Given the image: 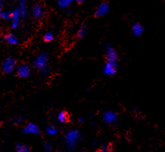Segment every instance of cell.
<instances>
[{"label": "cell", "instance_id": "6da1fadb", "mask_svg": "<svg viewBox=\"0 0 165 152\" xmlns=\"http://www.w3.org/2000/svg\"><path fill=\"white\" fill-rule=\"evenodd\" d=\"M64 139L67 149L69 151H74L82 140V135L78 129H72L66 132Z\"/></svg>", "mask_w": 165, "mask_h": 152}, {"label": "cell", "instance_id": "7a4b0ae2", "mask_svg": "<svg viewBox=\"0 0 165 152\" xmlns=\"http://www.w3.org/2000/svg\"><path fill=\"white\" fill-rule=\"evenodd\" d=\"M49 55L47 52H41L34 59L33 65L38 71L42 70L43 68L48 67Z\"/></svg>", "mask_w": 165, "mask_h": 152}, {"label": "cell", "instance_id": "3957f363", "mask_svg": "<svg viewBox=\"0 0 165 152\" xmlns=\"http://www.w3.org/2000/svg\"><path fill=\"white\" fill-rule=\"evenodd\" d=\"M16 61L12 57H8L4 60L2 64V71L5 74H10L16 70Z\"/></svg>", "mask_w": 165, "mask_h": 152}, {"label": "cell", "instance_id": "277c9868", "mask_svg": "<svg viewBox=\"0 0 165 152\" xmlns=\"http://www.w3.org/2000/svg\"><path fill=\"white\" fill-rule=\"evenodd\" d=\"M16 75L21 79H27L31 75L32 68L27 63L20 64L16 68Z\"/></svg>", "mask_w": 165, "mask_h": 152}, {"label": "cell", "instance_id": "5b68a950", "mask_svg": "<svg viewBox=\"0 0 165 152\" xmlns=\"http://www.w3.org/2000/svg\"><path fill=\"white\" fill-rule=\"evenodd\" d=\"M118 69L117 62L106 61L103 66V73L108 76H114L117 74Z\"/></svg>", "mask_w": 165, "mask_h": 152}, {"label": "cell", "instance_id": "8992f818", "mask_svg": "<svg viewBox=\"0 0 165 152\" xmlns=\"http://www.w3.org/2000/svg\"><path fill=\"white\" fill-rule=\"evenodd\" d=\"M117 118H118V114L114 110H107L104 112L103 115V121L108 125L115 124L117 121Z\"/></svg>", "mask_w": 165, "mask_h": 152}, {"label": "cell", "instance_id": "52a82bcc", "mask_svg": "<svg viewBox=\"0 0 165 152\" xmlns=\"http://www.w3.org/2000/svg\"><path fill=\"white\" fill-rule=\"evenodd\" d=\"M22 133L24 135H38L40 134V129L38 125L33 122L27 123L22 129Z\"/></svg>", "mask_w": 165, "mask_h": 152}, {"label": "cell", "instance_id": "ba28073f", "mask_svg": "<svg viewBox=\"0 0 165 152\" xmlns=\"http://www.w3.org/2000/svg\"><path fill=\"white\" fill-rule=\"evenodd\" d=\"M106 60L107 61H111V62H117L119 59L118 53L115 50V49L112 46L108 44L106 47Z\"/></svg>", "mask_w": 165, "mask_h": 152}, {"label": "cell", "instance_id": "9c48e42d", "mask_svg": "<svg viewBox=\"0 0 165 152\" xmlns=\"http://www.w3.org/2000/svg\"><path fill=\"white\" fill-rule=\"evenodd\" d=\"M22 17L19 9L15 10L11 12L10 27L12 30H16L20 24V18Z\"/></svg>", "mask_w": 165, "mask_h": 152}, {"label": "cell", "instance_id": "30bf717a", "mask_svg": "<svg viewBox=\"0 0 165 152\" xmlns=\"http://www.w3.org/2000/svg\"><path fill=\"white\" fill-rule=\"evenodd\" d=\"M109 11V5L107 2H103V3L100 4L98 7H97V10L95 11L94 16L96 17H103V16H106Z\"/></svg>", "mask_w": 165, "mask_h": 152}, {"label": "cell", "instance_id": "8fae6325", "mask_svg": "<svg viewBox=\"0 0 165 152\" xmlns=\"http://www.w3.org/2000/svg\"><path fill=\"white\" fill-rule=\"evenodd\" d=\"M4 40H5V41L7 44L11 46H16L19 44V40L17 36L14 33H8V34L5 35L4 36Z\"/></svg>", "mask_w": 165, "mask_h": 152}, {"label": "cell", "instance_id": "7c38bea8", "mask_svg": "<svg viewBox=\"0 0 165 152\" xmlns=\"http://www.w3.org/2000/svg\"><path fill=\"white\" fill-rule=\"evenodd\" d=\"M131 30H132V33L135 37H140L143 35L144 31H145V29H144L143 26L141 25L139 23H134V24L132 25V28H131Z\"/></svg>", "mask_w": 165, "mask_h": 152}, {"label": "cell", "instance_id": "4fadbf2b", "mask_svg": "<svg viewBox=\"0 0 165 152\" xmlns=\"http://www.w3.org/2000/svg\"><path fill=\"white\" fill-rule=\"evenodd\" d=\"M33 15L36 19H39L43 17L44 10L42 6L39 4H36L33 8Z\"/></svg>", "mask_w": 165, "mask_h": 152}, {"label": "cell", "instance_id": "5bb4252c", "mask_svg": "<svg viewBox=\"0 0 165 152\" xmlns=\"http://www.w3.org/2000/svg\"><path fill=\"white\" fill-rule=\"evenodd\" d=\"M69 118V115L68 112L64 110L60 111L57 115V119L61 124H65V123L68 122Z\"/></svg>", "mask_w": 165, "mask_h": 152}, {"label": "cell", "instance_id": "9a60e30c", "mask_svg": "<svg viewBox=\"0 0 165 152\" xmlns=\"http://www.w3.org/2000/svg\"><path fill=\"white\" fill-rule=\"evenodd\" d=\"M15 150L16 152H30V148L26 144L22 143H16L15 146Z\"/></svg>", "mask_w": 165, "mask_h": 152}, {"label": "cell", "instance_id": "2e32d148", "mask_svg": "<svg viewBox=\"0 0 165 152\" xmlns=\"http://www.w3.org/2000/svg\"><path fill=\"white\" fill-rule=\"evenodd\" d=\"M45 132L50 136H55L58 134V128L54 125H49L46 127Z\"/></svg>", "mask_w": 165, "mask_h": 152}, {"label": "cell", "instance_id": "e0dca14e", "mask_svg": "<svg viewBox=\"0 0 165 152\" xmlns=\"http://www.w3.org/2000/svg\"><path fill=\"white\" fill-rule=\"evenodd\" d=\"M86 33H87V28H86V25L85 24H82L80 28L78 29V33H77V36L79 38H82L84 37L85 35H86Z\"/></svg>", "mask_w": 165, "mask_h": 152}, {"label": "cell", "instance_id": "ac0fdd59", "mask_svg": "<svg viewBox=\"0 0 165 152\" xmlns=\"http://www.w3.org/2000/svg\"><path fill=\"white\" fill-rule=\"evenodd\" d=\"M54 38H55V35L54 34H53L52 32L51 31L46 32V33L44 34V35H43V40H44V41H45V42L47 43L52 42V41L54 40Z\"/></svg>", "mask_w": 165, "mask_h": 152}, {"label": "cell", "instance_id": "d6986e66", "mask_svg": "<svg viewBox=\"0 0 165 152\" xmlns=\"http://www.w3.org/2000/svg\"><path fill=\"white\" fill-rule=\"evenodd\" d=\"M0 16L2 18V19L5 21H9L11 19V12H6V11H1L0 13Z\"/></svg>", "mask_w": 165, "mask_h": 152}, {"label": "cell", "instance_id": "ffe728a7", "mask_svg": "<svg viewBox=\"0 0 165 152\" xmlns=\"http://www.w3.org/2000/svg\"><path fill=\"white\" fill-rule=\"evenodd\" d=\"M24 121V118L22 116H16L11 120V122L14 125H20L22 124Z\"/></svg>", "mask_w": 165, "mask_h": 152}, {"label": "cell", "instance_id": "44dd1931", "mask_svg": "<svg viewBox=\"0 0 165 152\" xmlns=\"http://www.w3.org/2000/svg\"><path fill=\"white\" fill-rule=\"evenodd\" d=\"M72 0H59L58 4L61 8H67L69 5H70Z\"/></svg>", "mask_w": 165, "mask_h": 152}, {"label": "cell", "instance_id": "7402d4cb", "mask_svg": "<svg viewBox=\"0 0 165 152\" xmlns=\"http://www.w3.org/2000/svg\"><path fill=\"white\" fill-rule=\"evenodd\" d=\"M40 72L41 73V74H42L43 76H47L50 74V69L48 66V67H47V68H43L42 70L40 71Z\"/></svg>", "mask_w": 165, "mask_h": 152}, {"label": "cell", "instance_id": "603a6c76", "mask_svg": "<svg viewBox=\"0 0 165 152\" xmlns=\"http://www.w3.org/2000/svg\"><path fill=\"white\" fill-rule=\"evenodd\" d=\"M52 144L49 142H46L44 144V149L46 151L49 152L52 150Z\"/></svg>", "mask_w": 165, "mask_h": 152}, {"label": "cell", "instance_id": "cb8c5ba5", "mask_svg": "<svg viewBox=\"0 0 165 152\" xmlns=\"http://www.w3.org/2000/svg\"><path fill=\"white\" fill-rule=\"evenodd\" d=\"M109 150H110V147L108 145H103L100 147V152H109Z\"/></svg>", "mask_w": 165, "mask_h": 152}, {"label": "cell", "instance_id": "d4e9b609", "mask_svg": "<svg viewBox=\"0 0 165 152\" xmlns=\"http://www.w3.org/2000/svg\"><path fill=\"white\" fill-rule=\"evenodd\" d=\"M78 124H82V123L84 122V118H83L82 116H80L79 118H78Z\"/></svg>", "mask_w": 165, "mask_h": 152}, {"label": "cell", "instance_id": "484cf974", "mask_svg": "<svg viewBox=\"0 0 165 152\" xmlns=\"http://www.w3.org/2000/svg\"><path fill=\"white\" fill-rule=\"evenodd\" d=\"M75 1H76L77 3H78V4H81L84 2V0H75Z\"/></svg>", "mask_w": 165, "mask_h": 152}, {"label": "cell", "instance_id": "4316f807", "mask_svg": "<svg viewBox=\"0 0 165 152\" xmlns=\"http://www.w3.org/2000/svg\"><path fill=\"white\" fill-rule=\"evenodd\" d=\"M58 152H64V151H58Z\"/></svg>", "mask_w": 165, "mask_h": 152}]
</instances>
